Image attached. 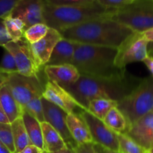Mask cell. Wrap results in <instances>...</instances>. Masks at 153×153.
I'll return each instance as SVG.
<instances>
[{"label":"cell","instance_id":"obj_50","mask_svg":"<svg viewBox=\"0 0 153 153\" xmlns=\"http://www.w3.org/2000/svg\"><path fill=\"white\" fill-rule=\"evenodd\" d=\"M152 112H153V109H152Z\"/></svg>","mask_w":153,"mask_h":153},{"label":"cell","instance_id":"obj_5","mask_svg":"<svg viewBox=\"0 0 153 153\" xmlns=\"http://www.w3.org/2000/svg\"><path fill=\"white\" fill-rule=\"evenodd\" d=\"M117 108L127 119L129 126L153 109V77L140 79L138 85L122 100Z\"/></svg>","mask_w":153,"mask_h":153},{"label":"cell","instance_id":"obj_4","mask_svg":"<svg viewBox=\"0 0 153 153\" xmlns=\"http://www.w3.org/2000/svg\"><path fill=\"white\" fill-rule=\"evenodd\" d=\"M114 11V9L102 7L95 1L89 4L73 6H54L45 3L43 19L44 23L49 28L60 32L88 21L111 17Z\"/></svg>","mask_w":153,"mask_h":153},{"label":"cell","instance_id":"obj_27","mask_svg":"<svg viewBox=\"0 0 153 153\" xmlns=\"http://www.w3.org/2000/svg\"><path fill=\"white\" fill-rule=\"evenodd\" d=\"M119 152L122 153H146V151L126 134H117Z\"/></svg>","mask_w":153,"mask_h":153},{"label":"cell","instance_id":"obj_48","mask_svg":"<svg viewBox=\"0 0 153 153\" xmlns=\"http://www.w3.org/2000/svg\"><path fill=\"white\" fill-rule=\"evenodd\" d=\"M151 55V56L153 57V54H152V55Z\"/></svg>","mask_w":153,"mask_h":153},{"label":"cell","instance_id":"obj_39","mask_svg":"<svg viewBox=\"0 0 153 153\" xmlns=\"http://www.w3.org/2000/svg\"><path fill=\"white\" fill-rule=\"evenodd\" d=\"M142 34L149 43H153V28L143 31Z\"/></svg>","mask_w":153,"mask_h":153},{"label":"cell","instance_id":"obj_22","mask_svg":"<svg viewBox=\"0 0 153 153\" xmlns=\"http://www.w3.org/2000/svg\"><path fill=\"white\" fill-rule=\"evenodd\" d=\"M103 122L117 134H126L129 128L127 119L117 107L113 108L109 111Z\"/></svg>","mask_w":153,"mask_h":153},{"label":"cell","instance_id":"obj_3","mask_svg":"<svg viewBox=\"0 0 153 153\" xmlns=\"http://www.w3.org/2000/svg\"><path fill=\"white\" fill-rule=\"evenodd\" d=\"M116 48L76 43L73 64L81 75L95 78H117L127 73L115 65Z\"/></svg>","mask_w":153,"mask_h":153},{"label":"cell","instance_id":"obj_15","mask_svg":"<svg viewBox=\"0 0 153 153\" xmlns=\"http://www.w3.org/2000/svg\"><path fill=\"white\" fill-rule=\"evenodd\" d=\"M62 38L59 31L49 28L48 32L41 40L30 44L36 62L40 68H43L46 65L54 48Z\"/></svg>","mask_w":153,"mask_h":153},{"label":"cell","instance_id":"obj_18","mask_svg":"<svg viewBox=\"0 0 153 153\" xmlns=\"http://www.w3.org/2000/svg\"><path fill=\"white\" fill-rule=\"evenodd\" d=\"M76 43L62 38L54 48L46 65L73 64Z\"/></svg>","mask_w":153,"mask_h":153},{"label":"cell","instance_id":"obj_31","mask_svg":"<svg viewBox=\"0 0 153 153\" xmlns=\"http://www.w3.org/2000/svg\"><path fill=\"white\" fill-rule=\"evenodd\" d=\"M19 0H0V21L10 15Z\"/></svg>","mask_w":153,"mask_h":153},{"label":"cell","instance_id":"obj_36","mask_svg":"<svg viewBox=\"0 0 153 153\" xmlns=\"http://www.w3.org/2000/svg\"><path fill=\"white\" fill-rule=\"evenodd\" d=\"M18 153H44V152L34 145L30 144Z\"/></svg>","mask_w":153,"mask_h":153},{"label":"cell","instance_id":"obj_28","mask_svg":"<svg viewBox=\"0 0 153 153\" xmlns=\"http://www.w3.org/2000/svg\"><path fill=\"white\" fill-rule=\"evenodd\" d=\"M22 111L34 117L40 123L45 122L43 104H42V97H36L28 102L22 108Z\"/></svg>","mask_w":153,"mask_h":153},{"label":"cell","instance_id":"obj_43","mask_svg":"<svg viewBox=\"0 0 153 153\" xmlns=\"http://www.w3.org/2000/svg\"><path fill=\"white\" fill-rule=\"evenodd\" d=\"M0 153H10V151L5 147L3 144L0 143Z\"/></svg>","mask_w":153,"mask_h":153},{"label":"cell","instance_id":"obj_26","mask_svg":"<svg viewBox=\"0 0 153 153\" xmlns=\"http://www.w3.org/2000/svg\"><path fill=\"white\" fill-rule=\"evenodd\" d=\"M49 29V27L45 23L34 24L25 30L24 38L30 44H32L41 40L46 35Z\"/></svg>","mask_w":153,"mask_h":153},{"label":"cell","instance_id":"obj_35","mask_svg":"<svg viewBox=\"0 0 153 153\" xmlns=\"http://www.w3.org/2000/svg\"><path fill=\"white\" fill-rule=\"evenodd\" d=\"M10 41H11V40H10L8 35H7L3 22L0 21V46L3 47L6 43Z\"/></svg>","mask_w":153,"mask_h":153},{"label":"cell","instance_id":"obj_2","mask_svg":"<svg viewBox=\"0 0 153 153\" xmlns=\"http://www.w3.org/2000/svg\"><path fill=\"white\" fill-rule=\"evenodd\" d=\"M133 32L111 17L94 19L60 31L63 38L76 43L116 49Z\"/></svg>","mask_w":153,"mask_h":153},{"label":"cell","instance_id":"obj_29","mask_svg":"<svg viewBox=\"0 0 153 153\" xmlns=\"http://www.w3.org/2000/svg\"><path fill=\"white\" fill-rule=\"evenodd\" d=\"M0 143L10 153H16L10 123H0Z\"/></svg>","mask_w":153,"mask_h":153},{"label":"cell","instance_id":"obj_11","mask_svg":"<svg viewBox=\"0 0 153 153\" xmlns=\"http://www.w3.org/2000/svg\"><path fill=\"white\" fill-rule=\"evenodd\" d=\"M42 97L59 107L67 114L76 113V110L78 108L84 110L81 105L65 88L52 81L47 80L46 82Z\"/></svg>","mask_w":153,"mask_h":153},{"label":"cell","instance_id":"obj_6","mask_svg":"<svg viewBox=\"0 0 153 153\" xmlns=\"http://www.w3.org/2000/svg\"><path fill=\"white\" fill-rule=\"evenodd\" d=\"M111 18L134 32L143 33L153 28V0H133L116 9Z\"/></svg>","mask_w":153,"mask_h":153},{"label":"cell","instance_id":"obj_7","mask_svg":"<svg viewBox=\"0 0 153 153\" xmlns=\"http://www.w3.org/2000/svg\"><path fill=\"white\" fill-rule=\"evenodd\" d=\"M6 85L22 108L34 98L42 97L44 88L39 77L25 76L17 72L7 75Z\"/></svg>","mask_w":153,"mask_h":153},{"label":"cell","instance_id":"obj_30","mask_svg":"<svg viewBox=\"0 0 153 153\" xmlns=\"http://www.w3.org/2000/svg\"><path fill=\"white\" fill-rule=\"evenodd\" d=\"M0 69L7 74L17 72L16 63H15L13 56L8 51L4 49V53H3L1 61H0Z\"/></svg>","mask_w":153,"mask_h":153},{"label":"cell","instance_id":"obj_10","mask_svg":"<svg viewBox=\"0 0 153 153\" xmlns=\"http://www.w3.org/2000/svg\"><path fill=\"white\" fill-rule=\"evenodd\" d=\"M89 128L94 143L112 151L119 152L117 134L111 130L102 120L97 118L87 111L79 112Z\"/></svg>","mask_w":153,"mask_h":153},{"label":"cell","instance_id":"obj_21","mask_svg":"<svg viewBox=\"0 0 153 153\" xmlns=\"http://www.w3.org/2000/svg\"><path fill=\"white\" fill-rule=\"evenodd\" d=\"M22 120L29 137L31 144L34 145L43 151V132L41 123L25 111H22Z\"/></svg>","mask_w":153,"mask_h":153},{"label":"cell","instance_id":"obj_42","mask_svg":"<svg viewBox=\"0 0 153 153\" xmlns=\"http://www.w3.org/2000/svg\"><path fill=\"white\" fill-rule=\"evenodd\" d=\"M95 150H96V153H105L104 150H103V147L102 146L99 144H96L95 143Z\"/></svg>","mask_w":153,"mask_h":153},{"label":"cell","instance_id":"obj_19","mask_svg":"<svg viewBox=\"0 0 153 153\" xmlns=\"http://www.w3.org/2000/svg\"><path fill=\"white\" fill-rule=\"evenodd\" d=\"M43 140V152L53 153L67 147L61 134L48 123H41Z\"/></svg>","mask_w":153,"mask_h":153},{"label":"cell","instance_id":"obj_34","mask_svg":"<svg viewBox=\"0 0 153 153\" xmlns=\"http://www.w3.org/2000/svg\"><path fill=\"white\" fill-rule=\"evenodd\" d=\"M94 145H95L94 143H81V144L76 143L71 149L74 153H96Z\"/></svg>","mask_w":153,"mask_h":153},{"label":"cell","instance_id":"obj_37","mask_svg":"<svg viewBox=\"0 0 153 153\" xmlns=\"http://www.w3.org/2000/svg\"><path fill=\"white\" fill-rule=\"evenodd\" d=\"M143 62L144 63V64L147 67L148 70H149V72H150L151 74H152V76L153 77V57L149 55L143 60Z\"/></svg>","mask_w":153,"mask_h":153},{"label":"cell","instance_id":"obj_20","mask_svg":"<svg viewBox=\"0 0 153 153\" xmlns=\"http://www.w3.org/2000/svg\"><path fill=\"white\" fill-rule=\"evenodd\" d=\"M0 103L10 123L22 117L23 111L22 107L13 97L6 83L0 89Z\"/></svg>","mask_w":153,"mask_h":153},{"label":"cell","instance_id":"obj_45","mask_svg":"<svg viewBox=\"0 0 153 153\" xmlns=\"http://www.w3.org/2000/svg\"><path fill=\"white\" fill-rule=\"evenodd\" d=\"M103 150H104L105 153H122L120 152H116V151H112L110 150V149H107L104 147H103Z\"/></svg>","mask_w":153,"mask_h":153},{"label":"cell","instance_id":"obj_41","mask_svg":"<svg viewBox=\"0 0 153 153\" xmlns=\"http://www.w3.org/2000/svg\"><path fill=\"white\" fill-rule=\"evenodd\" d=\"M53 153H74V152H73V150H72L71 149H70L69 147H66L64 148V149H61V150H59L58 151V152H55Z\"/></svg>","mask_w":153,"mask_h":153},{"label":"cell","instance_id":"obj_23","mask_svg":"<svg viewBox=\"0 0 153 153\" xmlns=\"http://www.w3.org/2000/svg\"><path fill=\"white\" fill-rule=\"evenodd\" d=\"M117 102L109 99H94L88 104L87 111L103 121L109 111L113 108L117 107Z\"/></svg>","mask_w":153,"mask_h":153},{"label":"cell","instance_id":"obj_25","mask_svg":"<svg viewBox=\"0 0 153 153\" xmlns=\"http://www.w3.org/2000/svg\"><path fill=\"white\" fill-rule=\"evenodd\" d=\"M2 22L11 41H18L24 37L25 27L20 19L9 15L3 19Z\"/></svg>","mask_w":153,"mask_h":153},{"label":"cell","instance_id":"obj_17","mask_svg":"<svg viewBox=\"0 0 153 153\" xmlns=\"http://www.w3.org/2000/svg\"><path fill=\"white\" fill-rule=\"evenodd\" d=\"M66 121L69 132L77 144L94 143L89 128L79 113L68 114Z\"/></svg>","mask_w":153,"mask_h":153},{"label":"cell","instance_id":"obj_16","mask_svg":"<svg viewBox=\"0 0 153 153\" xmlns=\"http://www.w3.org/2000/svg\"><path fill=\"white\" fill-rule=\"evenodd\" d=\"M43 71L48 81L55 82L60 86L66 88L76 83L81 74L73 64L61 65H46Z\"/></svg>","mask_w":153,"mask_h":153},{"label":"cell","instance_id":"obj_33","mask_svg":"<svg viewBox=\"0 0 153 153\" xmlns=\"http://www.w3.org/2000/svg\"><path fill=\"white\" fill-rule=\"evenodd\" d=\"M94 1L105 8L116 10L129 4L133 0H94Z\"/></svg>","mask_w":153,"mask_h":153},{"label":"cell","instance_id":"obj_14","mask_svg":"<svg viewBox=\"0 0 153 153\" xmlns=\"http://www.w3.org/2000/svg\"><path fill=\"white\" fill-rule=\"evenodd\" d=\"M146 152L153 148V112L131 124L126 133Z\"/></svg>","mask_w":153,"mask_h":153},{"label":"cell","instance_id":"obj_9","mask_svg":"<svg viewBox=\"0 0 153 153\" xmlns=\"http://www.w3.org/2000/svg\"><path fill=\"white\" fill-rule=\"evenodd\" d=\"M3 49L8 51L16 63L17 73L25 76L38 77L41 70L35 61L30 43L22 37L18 41H10L6 43Z\"/></svg>","mask_w":153,"mask_h":153},{"label":"cell","instance_id":"obj_38","mask_svg":"<svg viewBox=\"0 0 153 153\" xmlns=\"http://www.w3.org/2000/svg\"><path fill=\"white\" fill-rule=\"evenodd\" d=\"M0 123H10L7 115L4 113L1 103H0Z\"/></svg>","mask_w":153,"mask_h":153},{"label":"cell","instance_id":"obj_24","mask_svg":"<svg viewBox=\"0 0 153 153\" xmlns=\"http://www.w3.org/2000/svg\"><path fill=\"white\" fill-rule=\"evenodd\" d=\"M10 125H11L12 132H13L15 150H16V153H18L27 146L31 144V142L27 134L22 117L15 120L13 122L10 123Z\"/></svg>","mask_w":153,"mask_h":153},{"label":"cell","instance_id":"obj_47","mask_svg":"<svg viewBox=\"0 0 153 153\" xmlns=\"http://www.w3.org/2000/svg\"><path fill=\"white\" fill-rule=\"evenodd\" d=\"M0 72H3V71H2V70H1V69H0Z\"/></svg>","mask_w":153,"mask_h":153},{"label":"cell","instance_id":"obj_8","mask_svg":"<svg viewBox=\"0 0 153 153\" xmlns=\"http://www.w3.org/2000/svg\"><path fill=\"white\" fill-rule=\"evenodd\" d=\"M148 44L142 33L133 32L117 48L115 65L120 69H126L128 64L142 61L149 55Z\"/></svg>","mask_w":153,"mask_h":153},{"label":"cell","instance_id":"obj_13","mask_svg":"<svg viewBox=\"0 0 153 153\" xmlns=\"http://www.w3.org/2000/svg\"><path fill=\"white\" fill-rule=\"evenodd\" d=\"M42 104H43L45 122L50 124L61 134L65 141L67 147L72 149L76 144V143L72 138L67 128V121H66L67 114L59 107L47 101L43 97H42Z\"/></svg>","mask_w":153,"mask_h":153},{"label":"cell","instance_id":"obj_12","mask_svg":"<svg viewBox=\"0 0 153 153\" xmlns=\"http://www.w3.org/2000/svg\"><path fill=\"white\" fill-rule=\"evenodd\" d=\"M45 0H19L10 15L24 23L25 29L34 24L44 23Z\"/></svg>","mask_w":153,"mask_h":153},{"label":"cell","instance_id":"obj_46","mask_svg":"<svg viewBox=\"0 0 153 153\" xmlns=\"http://www.w3.org/2000/svg\"><path fill=\"white\" fill-rule=\"evenodd\" d=\"M149 153H153V148H152V149H150V150L149 151Z\"/></svg>","mask_w":153,"mask_h":153},{"label":"cell","instance_id":"obj_1","mask_svg":"<svg viewBox=\"0 0 153 153\" xmlns=\"http://www.w3.org/2000/svg\"><path fill=\"white\" fill-rule=\"evenodd\" d=\"M140 79L128 72L121 77L110 79L81 75L76 83L65 89L87 111L89 102L94 99H109L119 102L138 85Z\"/></svg>","mask_w":153,"mask_h":153},{"label":"cell","instance_id":"obj_32","mask_svg":"<svg viewBox=\"0 0 153 153\" xmlns=\"http://www.w3.org/2000/svg\"><path fill=\"white\" fill-rule=\"evenodd\" d=\"M46 4L54 6H73L86 4L94 2V0H45Z\"/></svg>","mask_w":153,"mask_h":153},{"label":"cell","instance_id":"obj_49","mask_svg":"<svg viewBox=\"0 0 153 153\" xmlns=\"http://www.w3.org/2000/svg\"><path fill=\"white\" fill-rule=\"evenodd\" d=\"M146 153H149V152H146Z\"/></svg>","mask_w":153,"mask_h":153},{"label":"cell","instance_id":"obj_40","mask_svg":"<svg viewBox=\"0 0 153 153\" xmlns=\"http://www.w3.org/2000/svg\"><path fill=\"white\" fill-rule=\"evenodd\" d=\"M7 75L8 74L4 72H0V89L2 88L3 85H5L7 79Z\"/></svg>","mask_w":153,"mask_h":153},{"label":"cell","instance_id":"obj_44","mask_svg":"<svg viewBox=\"0 0 153 153\" xmlns=\"http://www.w3.org/2000/svg\"><path fill=\"white\" fill-rule=\"evenodd\" d=\"M148 53L149 55L153 54V43H149L148 44Z\"/></svg>","mask_w":153,"mask_h":153}]
</instances>
